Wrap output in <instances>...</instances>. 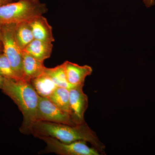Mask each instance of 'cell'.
I'll list each match as a JSON object with an SVG mask.
<instances>
[{
    "instance_id": "1",
    "label": "cell",
    "mask_w": 155,
    "mask_h": 155,
    "mask_svg": "<svg viewBox=\"0 0 155 155\" xmlns=\"http://www.w3.org/2000/svg\"><path fill=\"white\" fill-rule=\"evenodd\" d=\"M30 134L35 137L48 136L64 143L77 141L88 142L101 154H105V146L86 122L71 125L47 121H37L34 123Z\"/></svg>"
},
{
    "instance_id": "2",
    "label": "cell",
    "mask_w": 155,
    "mask_h": 155,
    "mask_svg": "<svg viewBox=\"0 0 155 155\" xmlns=\"http://www.w3.org/2000/svg\"><path fill=\"white\" fill-rule=\"evenodd\" d=\"M0 89L18 106L22 112L23 121L20 130L28 134L36 116L40 96L30 82L5 78Z\"/></svg>"
},
{
    "instance_id": "3",
    "label": "cell",
    "mask_w": 155,
    "mask_h": 155,
    "mask_svg": "<svg viewBox=\"0 0 155 155\" xmlns=\"http://www.w3.org/2000/svg\"><path fill=\"white\" fill-rule=\"evenodd\" d=\"M48 12L45 3L34 0H17L0 6V24L28 22Z\"/></svg>"
},
{
    "instance_id": "4",
    "label": "cell",
    "mask_w": 155,
    "mask_h": 155,
    "mask_svg": "<svg viewBox=\"0 0 155 155\" xmlns=\"http://www.w3.org/2000/svg\"><path fill=\"white\" fill-rule=\"evenodd\" d=\"M15 25L16 24H2L3 53L8 59L18 77L20 80L25 81L23 70V54L15 38Z\"/></svg>"
},
{
    "instance_id": "5",
    "label": "cell",
    "mask_w": 155,
    "mask_h": 155,
    "mask_svg": "<svg viewBox=\"0 0 155 155\" xmlns=\"http://www.w3.org/2000/svg\"><path fill=\"white\" fill-rule=\"evenodd\" d=\"M47 146L39 153H53L61 155H100L101 153L93 147H89L86 142L77 141L64 143L48 136H39Z\"/></svg>"
},
{
    "instance_id": "6",
    "label": "cell",
    "mask_w": 155,
    "mask_h": 155,
    "mask_svg": "<svg viewBox=\"0 0 155 155\" xmlns=\"http://www.w3.org/2000/svg\"><path fill=\"white\" fill-rule=\"evenodd\" d=\"M37 121H47L75 125L70 115L58 108L48 98L40 96L36 116Z\"/></svg>"
},
{
    "instance_id": "7",
    "label": "cell",
    "mask_w": 155,
    "mask_h": 155,
    "mask_svg": "<svg viewBox=\"0 0 155 155\" xmlns=\"http://www.w3.org/2000/svg\"><path fill=\"white\" fill-rule=\"evenodd\" d=\"M84 85L73 87L69 89V113L75 125L85 122L84 114L88 105V97L84 93Z\"/></svg>"
},
{
    "instance_id": "8",
    "label": "cell",
    "mask_w": 155,
    "mask_h": 155,
    "mask_svg": "<svg viewBox=\"0 0 155 155\" xmlns=\"http://www.w3.org/2000/svg\"><path fill=\"white\" fill-rule=\"evenodd\" d=\"M63 64L67 81L72 87L84 85L85 78L92 72V69L88 65L79 66L68 61Z\"/></svg>"
},
{
    "instance_id": "9",
    "label": "cell",
    "mask_w": 155,
    "mask_h": 155,
    "mask_svg": "<svg viewBox=\"0 0 155 155\" xmlns=\"http://www.w3.org/2000/svg\"><path fill=\"white\" fill-rule=\"evenodd\" d=\"M34 39L53 43L55 41L52 27L43 15L38 16L28 21Z\"/></svg>"
},
{
    "instance_id": "10",
    "label": "cell",
    "mask_w": 155,
    "mask_h": 155,
    "mask_svg": "<svg viewBox=\"0 0 155 155\" xmlns=\"http://www.w3.org/2000/svg\"><path fill=\"white\" fill-rule=\"evenodd\" d=\"M23 70L24 80L30 82V80L38 77L45 72L46 67L44 62L22 51Z\"/></svg>"
},
{
    "instance_id": "11",
    "label": "cell",
    "mask_w": 155,
    "mask_h": 155,
    "mask_svg": "<svg viewBox=\"0 0 155 155\" xmlns=\"http://www.w3.org/2000/svg\"><path fill=\"white\" fill-rule=\"evenodd\" d=\"M53 48L52 43L34 39L22 51L39 61L44 62L51 57Z\"/></svg>"
},
{
    "instance_id": "12",
    "label": "cell",
    "mask_w": 155,
    "mask_h": 155,
    "mask_svg": "<svg viewBox=\"0 0 155 155\" xmlns=\"http://www.w3.org/2000/svg\"><path fill=\"white\" fill-rule=\"evenodd\" d=\"M30 83L40 96L45 97L48 98L58 87L52 79L45 72L31 80Z\"/></svg>"
},
{
    "instance_id": "13",
    "label": "cell",
    "mask_w": 155,
    "mask_h": 155,
    "mask_svg": "<svg viewBox=\"0 0 155 155\" xmlns=\"http://www.w3.org/2000/svg\"><path fill=\"white\" fill-rule=\"evenodd\" d=\"M15 37L17 44L22 51L34 39L32 30L28 22L16 24Z\"/></svg>"
},
{
    "instance_id": "14",
    "label": "cell",
    "mask_w": 155,
    "mask_h": 155,
    "mask_svg": "<svg viewBox=\"0 0 155 155\" xmlns=\"http://www.w3.org/2000/svg\"><path fill=\"white\" fill-rule=\"evenodd\" d=\"M48 98L58 108L69 114V89L58 87Z\"/></svg>"
},
{
    "instance_id": "15",
    "label": "cell",
    "mask_w": 155,
    "mask_h": 155,
    "mask_svg": "<svg viewBox=\"0 0 155 155\" xmlns=\"http://www.w3.org/2000/svg\"><path fill=\"white\" fill-rule=\"evenodd\" d=\"M45 72L52 79L57 86L69 89L73 87L67 81L63 64L54 68L46 67Z\"/></svg>"
},
{
    "instance_id": "16",
    "label": "cell",
    "mask_w": 155,
    "mask_h": 155,
    "mask_svg": "<svg viewBox=\"0 0 155 155\" xmlns=\"http://www.w3.org/2000/svg\"><path fill=\"white\" fill-rule=\"evenodd\" d=\"M0 75L4 78L20 80L14 72L8 59L3 52L0 53Z\"/></svg>"
},
{
    "instance_id": "17",
    "label": "cell",
    "mask_w": 155,
    "mask_h": 155,
    "mask_svg": "<svg viewBox=\"0 0 155 155\" xmlns=\"http://www.w3.org/2000/svg\"><path fill=\"white\" fill-rule=\"evenodd\" d=\"M147 8H150L155 5V0H143Z\"/></svg>"
},
{
    "instance_id": "18",
    "label": "cell",
    "mask_w": 155,
    "mask_h": 155,
    "mask_svg": "<svg viewBox=\"0 0 155 155\" xmlns=\"http://www.w3.org/2000/svg\"><path fill=\"white\" fill-rule=\"evenodd\" d=\"M1 28H2V24H0V53L3 52V44L2 40Z\"/></svg>"
},
{
    "instance_id": "19",
    "label": "cell",
    "mask_w": 155,
    "mask_h": 155,
    "mask_svg": "<svg viewBox=\"0 0 155 155\" xmlns=\"http://www.w3.org/2000/svg\"><path fill=\"white\" fill-rule=\"evenodd\" d=\"M13 0H0V6L13 2Z\"/></svg>"
},
{
    "instance_id": "20",
    "label": "cell",
    "mask_w": 155,
    "mask_h": 155,
    "mask_svg": "<svg viewBox=\"0 0 155 155\" xmlns=\"http://www.w3.org/2000/svg\"><path fill=\"white\" fill-rule=\"evenodd\" d=\"M4 79H5V78L0 75V88H1V87H2V85L3 82H4Z\"/></svg>"
},
{
    "instance_id": "21",
    "label": "cell",
    "mask_w": 155,
    "mask_h": 155,
    "mask_svg": "<svg viewBox=\"0 0 155 155\" xmlns=\"http://www.w3.org/2000/svg\"><path fill=\"white\" fill-rule=\"evenodd\" d=\"M13 1H17V0H13ZM34 1H39L40 0H34Z\"/></svg>"
}]
</instances>
